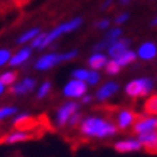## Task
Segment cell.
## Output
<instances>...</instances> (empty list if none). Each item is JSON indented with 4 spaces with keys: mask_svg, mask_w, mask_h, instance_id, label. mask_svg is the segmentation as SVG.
Returning a JSON list of instances; mask_svg holds the SVG:
<instances>
[{
    "mask_svg": "<svg viewBox=\"0 0 157 157\" xmlns=\"http://www.w3.org/2000/svg\"><path fill=\"white\" fill-rule=\"evenodd\" d=\"M111 5H113V0H107L104 5H102V9H107V7H109Z\"/></svg>",
    "mask_w": 157,
    "mask_h": 157,
    "instance_id": "cell-35",
    "label": "cell"
},
{
    "mask_svg": "<svg viewBox=\"0 0 157 157\" xmlns=\"http://www.w3.org/2000/svg\"><path fill=\"white\" fill-rule=\"evenodd\" d=\"M14 113H16L14 107H3V108H0V120L6 118V117H9V115L14 114Z\"/></svg>",
    "mask_w": 157,
    "mask_h": 157,
    "instance_id": "cell-28",
    "label": "cell"
},
{
    "mask_svg": "<svg viewBox=\"0 0 157 157\" xmlns=\"http://www.w3.org/2000/svg\"><path fill=\"white\" fill-rule=\"evenodd\" d=\"M123 33L121 32V29L120 28H114V29H111L108 33H107V36L104 38V40H101V42L104 43V46L105 48H108L111 43L114 42V40H117V39H120V35Z\"/></svg>",
    "mask_w": 157,
    "mask_h": 157,
    "instance_id": "cell-21",
    "label": "cell"
},
{
    "mask_svg": "<svg viewBox=\"0 0 157 157\" xmlns=\"http://www.w3.org/2000/svg\"><path fill=\"white\" fill-rule=\"evenodd\" d=\"M49 91H51V82H43L40 88L38 91V98H43V97H46L49 94Z\"/></svg>",
    "mask_w": 157,
    "mask_h": 157,
    "instance_id": "cell-27",
    "label": "cell"
},
{
    "mask_svg": "<svg viewBox=\"0 0 157 157\" xmlns=\"http://www.w3.org/2000/svg\"><path fill=\"white\" fill-rule=\"evenodd\" d=\"M130 2H131V0H120L121 5H127V3H130Z\"/></svg>",
    "mask_w": 157,
    "mask_h": 157,
    "instance_id": "cell-36",
    "label": "cell"
},
{
    "mask_svg": "<svg viewBox=\"0 0 157 157\" xmlns=\"http://www.w3.org/2000/svg\"><path fill=\"white\" fill-rule=\"evenodd\" d=\"M136 56H137V55H136V52H133V51H130V49H128V51H125L124 53H121V55H120L115 61L118 62V65L123 68V67L130 65V63H133V62L136 61Z\"/></svg>",
    "mask_w": 157,
    "mask_h": 157,
    "instance_id": "cell-20",
    "label": "cell"
},
{
    "mask_svg": "<svg viewBox=\"0 0 157 157\" xmlns=\"http://www.w3.org/2000/svg\"><path fill=\"white\" fill-rule=\"evenodd\" d=\"M118 128L115 127L114 123L108 121L107 118L90 115L81 120L79 123V134L86 138H97V140H104L115 136Z\"/></svg>",
    "mask_w": 157,
    "mask_h": 157,
    "instance_id": "cell-1",
    "label": "cell"
},
{
    "mask_svg": "<svg viewBox=\"0 0 157 157\" xmlns=\"http://www.w3.org/2000/svg\"><path fill=\"white\" fill-rule=\"evenodd\" d=\"M33 88H35V79H32V78H26V79H23L20 84L12 86V88L9 90V92L10 94H26V92H29V91H32Z\"/></svg>",
    "mask_w": 157,
    "mask_h": 157,
    "instance_id": "cell-16",
    "label": "cell"
},
{
    "mask_svg": "<svg viewBox=\"0 0 157 157\" xmlns=\"http://www.w3.org/2000/svg\"><path fill=\"white\" fill-rule=\"evenodd\" d=\"M91 101H92V97H91V95H86V94L81 98V102H82V104H90Z\"/></svg>",
    "mask_w": 157,
    "mask_h": 157,
    "instance_id": "cell-34",
    "label": "cell"
},
{
    "mask_svg": "<svg viewBox=\"0 0 157 157\" xmlns=\"http://www.w3.org/2000/svg\"><path fill=\"white\" fill-rule=\"evenodd\" d=\"M81 120H82L81 114H79V113H75V114H74L71 118H69V121H68L67 125H69V127H76L78 124L81 123Z\"/></svg>",
    "mask_w": 157,
    "mask_h": 157,
    "instance_id": "cell-29",
    "label": "cell"
},
{
    "mask_svg": "<svg viewBox=\"0 0 157 157\" xmlns=\"http://www.w3.org/2000/svg\"><path fill=\"white\" fill-rule=\"evenodd\" d=\"M109 26V20L108 19H102V20H98L95 23V28L97 29H107Z\"/></svg>",
    "mask_w": 157,
    "mask_h": 157,
    "instance_id": "cell-31",
    "label": "cell"
},
{
    "mask_svg": "<svg viewBox=\"0 0 157 157\" xmlns=\"http://www.w3.org/2000/svg\"><path fill=\"white\" fill-rule=\"evenodd\" d=\"M131 128H133V133L137 136L157 131V117H153V115L140 117V118H137V121L134 123Z\"/></svg>",
    "mask_w": 157,
    "mask_h": 157,
    "instance_id": "cell-6",
    "label": "cell"
},
{
    "mask_svg": "<svg viewBox=\"0 0 157 157\" xmlns=\"http://www.w3.org/2000/svg\"><path fill=\"white\" fill-rule=\"evenodd\" d=\"M125 94L130 98H141V97H147L150 92L153 91V81L150 78H137V79H133L130 81L125 88Z\"/></svg>",
    "mask_w": 157,
    "mask_h": 157,
    "instance_id": "cell-2",
    "label": "cell"
},
{
    "mask_svg": "<svg viewBox=\"0 0 157 157\" xmlns=\"http://www.w3.org/2000/svg\"><path fill=\"white\" fill-rule=\"evenodd\" d=\"M130 43H131L130 39H117V40H114V42L107 48L108 56L111 58V59H117L121 53H124L125 51H128Z\"/></svg>",
    "mask_w": 157,
    "mask_h": 157,
    "instance_id": "cell-12",
    "label": "cell"
},
{
    "mask_svg": "<svg viewBox=\"0 0 157 157\" xmlns=\"http://www.w3.org/2000/svg\"><path fill=\"white\" fill-rule=\"evenodd\" d=\"M86 84H90V85H97L98 82H100V74L97 71H90L88 72V78H86Z\"/></svg>",
    "mask_w": 157,
    "mask_h": 157,
    "instance_id": "cell-25",
    "label": "cell"
},
{
    "mask_svg": "<svg viewBox=\"0 0 157 157\" xmlns=\"http://www.w3.org/2000/svg\"><path fill=\"white\" fill-rule=\"evenodd\" d=\"M16 78H17L16 72H6V74H3V75L0 76V82L3 85H12L16 81Z\"/></svg>",
    "mask_w": 157,
    "mask_h": 157,
    "instance_id": "cell-23",
    "label": "cell"
},
{
    "mask_svg": "<svg viewBox=\"0 0 157 157\" xmlns=\"http://www.w3.org/2000/svg\"><path fill=\"white\" fill-rule=\"evenodd\" d=\"M127 19H128V13H121L120 16H117L115 23H117V25H121V23H124V22H125Z\"/></svg>",
    "mask_w": 157,
    "mask_h": 157,
    "instance_id": "cell-33",
    "label": "cell"
},
{
    "mask_svg": "<svg viewBox=\"0 0 157 157\" xmlns=\"http://www.w3.org/2000/svg\"><path fill=\"white\" fill-rule=\"evenodd\" d=\"M118 88H120V86H118V84H117V82L109 81V82H107V84H104L100 90L97 91L95 98L98 101H107L108 98H111V97L114 95V94H117Z\"/></svg>",
    "mask_w": 157,
    "mask_h": 157,
    "instance_id": "cell-13",
    "label": "cell"
},
{
    "mask_svg": "<svg viewBox=\"0 0 157 157\" xmlns=\"http://www.w3.org/2000/svg\"><path fill=\"white\" fill-rule=\"evenodd\" d=\"M137 140L140 141L141 147L148 150V151H156L157 150V131L140 134V136H137Z\"/></svg>",
    "mask_w": 157,
    "mask_h": 157,
    "instance_id": "cell-15",
    "label": "cell"
},
{
    "mask_svg": "<svg viewBox=\"0 0 157 157\" xmlns=\"http://www.w3.org/2000/svg\"><path fill=\"white\" fill-rule=\"evenodd\" d=\"M88 72L86 69H76V71L72 72V76H74V79H78V81H86V78H88Z\"/></svg>",
    "mask_w": 157,
    "mask_h": 157,
    "instance_id": "cell-26",
    "label": "cell"
},
{
    "mask_svg": "<svg viewBox=\"0 0 157 157\" xmlns=\"http://www.w3.org/2000/svg\"><path fill=\"white\" fill-rule=\"evenodd\" d=\"M39 33H40V30H39V29H30V30H28L23 36H20V38L17 39V42L25 43V42H28V40H30V39H35Z\"/></svg>",
    "mask_w": 157,
    "mask_h": 157,
    "instance_id": "cell-24",
    "label": "cell"
},
{
    "mask_svg": "<svg viewBox=\"0 0 157 157\" xmlns=\"http://www.w3.org/2000/svg\"><path fill=\"white\" fill-rule=\"evenodd\" d=\"M29 56H30V49L25 48V49H22V51H19L13 58H10L9 63L12 67H16V65H20V63H23L25 61H28Z\"/></svg>",
    "mask_w": 157,
    "mask_h": 157,
    "instance_id": "cell-19",
    "label": "cell"
},
{
    "mask_svg": "<svg viewBox=\"0 0 157 157\" xmlns=\"http://www.w3.org/2000/svg\"><path fill=\"white\" fill-rule=\"evenodd\" d=\"M0 6L5 9V12L13 9V7H12V0H0Z\"/></svg>",
    "mask_w": 157,
    "mask_h": 157,
    "instance_id": "cell-32",
    "label": "cell"
},
{
    "mask_svg": "<svg viewBox=\"0 0 157 157\" xmlns=\"http://www.w3.org/2000/svg\"><path fill=\"white\" fill-rule=\"evenodd\" d=\"M157 55V46L153 42H144L140 45L137 51V56L143 61H151Z\"/></svg>",
    "mask_w": 157,
    "mask_h": 157,
    "instance_id": "cell-14",
    "label": "cell"
},
{
    "mask_svg": "<svg viewBox=\"0 0 157 157\" xmlns=\"http://www.w3.org/2000/svg\"><path fill=\"white\" fill-rule=\"evenodd\" d=\"M42 125V121L38 117H32V115H20L14 120L13 128L14 131H25V133H36L38 128ZM40 136V134H39Z\"/></svg>",
    "mask_w": 157,
    "mask_h": 157,
    "instance_id": "cell-5",
    "label": "cell"
},
{
    "mask_svg": "<svg viewBox=\"0 0 157 157\" xmlns=\"http://www.w3.org/2000/svg\"><path fill=\"white\" fill-rule=\"evenodd\" d=\"M2 92H3V84L0 82V94H2Z\"/></svg>",
    "mask_w": 157,
    "mask_h": 157,
    "instance_id": "cell-38",
    "label": "cell"
},
{
    "mask_svg": "<svg viewBox=\"0 0 157 157\" xmlns=\"http://www.w3.org/2000/svg\"><path fill=\"white\" fill-rule=\"evenodd\" d=\"M107 56L102 55L101 52H95L94 55H91L90 59H88V65L92 71H97V69H101L107 65Z\"/></svg>",
    "mask_w": 157,
    "mask_h": 157,
    "instance_id": "cell-17",
    "label": "cell"
},
{
    "mask_svg": "<svg viewBox=\"0 0 157 157\" xmlns=\"http://www.w3.org/2000/svg\"><path fill=\"white\" fill-rule=\"evenodd\" d=\"M114 150L120 154H127V153H134L141 150V144L137 138H125V140H120L114 143Z\"/></svg>",
    "mask_w": 157,
    "mask_h": 157,
    "instance_id": "cell-11",
    "label": "cell"
},
{
    "mask_svg": "<svg viewBox=\"0 0 157 157\" xmlns=\"http://www.w3.org/2000/svg\"><path fill=\"white\" fill-rule=\"evenodd\" d=\"M144 113L147 115H153V117H156L157 115V94H153L150 95L146 100L144 102Z\"/></svg>",
    "mask_w": 157,
    "mask_h": 157,
    "instance_id": "cell-18",
    "label": "cell"
},
{
    "mask_svg": "<svg viewBox=\"0 0 157 157\" xmlns=\"http://www.w3.org/2000/svg\"><path fill=\"white\" fill-rule=\"evenodd\" d=\"M138 115L134 113V111H131V109H127V108H123L120 109L118 113H117V115H115V127L118 130H128L130 127H133L134 123L137 121Z\"/></svg>",
    "mask_w": 157,
    "mask_h": 157,
    "instance_id": "cell-7",
    "label": "cell"
},
{
    "mask_svg": "<svg viewBox=\"0 0 157 157\" xmlns=\"http://www.w3.org/2000/svg\"><path fill=\"white\" fill-rule=\"evenodd\" d=\"M7 61H10V52L7 49H2V51H0V67H2L3 63H6Z\"/></svg>",
    "mask_w": 157,
    "mask_h": 157,
    "instance_id": "cell-30",
    "label": "cell"
},
{
    "mask_svg": "<svg viewBox=\"0 0 157 157\" xmlns=\"http://www.w3.org/2000/svg\"><path fill=\"white\" fill-rule=\"evenodd\" d=\"M78 55L76 51H69L67 53H48V55H43L42 58H39V61L36 62V69L39 71H45V69H51L52 67H55L56 63L62 61H69V59H74V58Z\"/></svg>",
    "mask_w": 157,
    "mask_h": 157,
    "instance_id": "cell-4",
    "label": "cell"
},
{
    "mask_svg": "<svg viewBox=\"0 0 157 157\" xmlns=\"http://www.w3.org/2000/svg\"><path fill=\"white\" fill-rule=\"evenodd\" d=\"M78 108L79 105L74 102V101H69V102H65V104L59 107V109L56 111V125L58 127H65L69 121L72 115L78 113Z\"/></svg>",
    "mask_w": 157,
    "mask_h": 157,
    "instance_id": "cell-8",
    "label": "cell"
},
{
    "mask_svg": "<svg viewBox=\"0 0 157 157\" xmlns=\"http://www.w3.org/2000/svg\"><path fill=\"white\" fill-rule=\"evenodd\" d=\"M81 23H82V19H81V17H75V19H72V20H69V22H67V23H62V25H59V26H56V28L53 29L52 32L45 33V39H43V42H42V45H40V48L49 46V45H51V43H52L55 39L59 38L61 35L75 30L76 28H79V26H81Z\"/></svg>",
    "mask_w": 157,
    "mask_h": 157,
    "instance_id": "cell-3",
    "label": "cell"
},
{
    "mask_svg": "<svg viewBox=\"0 0 157 157\" xmlns=\"http://www.w3.org/2000/svg\"><path fill=\"white\" fill-rule=\"evenodd\" d=\"M105 72L108 74V75H117L120 71H121V67L118 65V62L115 61V59H111V61L107 62V65H105Z\"/></svg>",
    "mask_w": 157,
    "mask_h": 157,
    "instance_id": "cell-22",
    "label": "cell"
},
{
    "mask_svg": "<svg viewBox=\"0 0 157 157\" xmlns=\"http://www.w3.org/2000/svg\"><path fill=\"white\" fill-rule=\"evenodd\" d=\"M39 134L36 133H25V131H13V133H7L0 136V144H13L19 143V141H28V140H33L38 138Z\"/></svg>",
    "mask_w": 157,
    "mask_h": 157,
    "instance_id": "cell-10",
    "label": "cell"
},
{
    "mask_svg": "<svg viewBox=\"0 0 157 157\" xmlns=\"http://www.w3.org/2000/svg\"><path fill=\"white\" fill-rule=\"evenodd\" d=\"M86 94V82L72 79L63 88V95L68 98H82Z\"/></svg>",
    "mask_w": 157,
    "mask_h": 157,
    "instance_id": "cell-9",
    "label": "cell"
},
{
    "mask_svg": "<svg viewBox=\"0 0 157 157\" xmlns=\"http://www.w3.org/2000/svg\"><path fill=\"white\" fill-rule=\"evenodd\" d=\"M151 26H157V17H154L151 22Z\"/></svg>",
    "mask_w": 157,
    "mask_h": 157,
    "instance_id": "cell-37",
    "label": "cell"
}]
</instances>
